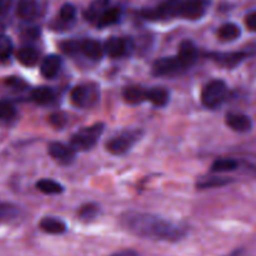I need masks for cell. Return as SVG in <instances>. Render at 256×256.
I'll use <instances>...</instances> for the list:
<instances>
[{
	"mask_svg": "<svg viewBox=\"0 0 256 256\" xmlns=\"http://www.w3.org/2000/svg\"><path fill=\"white\" fill-rule=\"evenodd\" d=\"M119 222L122 229L142 239L175 242L186 235L185 228L148 212H125Z\"/></svg>",
	"mask_w": 256,
	"mask_h": 256,
	"instance_id": "cell-1",
	"label": "cell"
},
{
	"mask_svg": "<svg viewBox=\"0 0 256 256\" xmlns=\"http://www.w3.org/2000/svg\"><path fill=\"white\" fill-rule=\"evenodd\" d=\"M72 105L79 109L94 108L100 100V88L95 82H84L72 89L70 94Z\"/></svg>",
	"mask_w": 256,
	"mask_h": 256,
	"instance_id": "cell-2",
	"label": "cell"
},
{
	"mask_svg": "<svg viewBox=\"0 0 256 256\" xmlns=\"http://www.w3.org/2000/svg\"><path fill=\"white\" fill-rule=\"evenodd\" d=\"M102 132H104V124H102V122L82 128V130L72 135V139H70V145L76 152H86V150H90L96 145Z\"/></svg>",
	"mask_w": 256,
	"mask_h": 256,
	"instance_id": "cell-3",
	"label": "cell"
},
{
	"mask_svg": "<svg viewBox=\"0 0 256 256\" xmlns=\"http://www.w3.org/2000/svg\"><path fill=\"white\" fill-rule=\"evenodd\" d=\"M142 132L139 129L124 130L112 136L106 142V150L112 155H124L136 144L142 138Z\"/></svg>",
	"mask_w": 256,
	"mask_h": 256,
	"instance_id": "cell-4",
	"label": "cell"
},
{
	"mask_svg": "<svg viewBox=\"0 0 256 256\" xmlns=\"http://www.w3.org/2000/svg\"><path fill=\"white\" fill-rule=\"evenodd\" d=\"M228 92V86L222 80H212L205 85L202 92V102L209 109L219 106L225 100Z\"/></svg>",
	"mask_w": 256,
	"mask_h": 256,
	"instance_id": "cell-5",
	"label": "cell"
},
{
	"mask_svg": "<svg viewBox=\"0 0 256 256\" xmlns=\"http://www.w3.org/2000/svg\"><path fill=\"white\" fill-rule=\"evenodd\" d=\"M188 69L189 68L176 55V56L162 58L156 60L152 65V74L156 76H172V75L182 74Z\"/></svg>",
	"mask_w": 256,
	"mask_h": 256,
	"instance_id": "cell-6",
	"label": "cell"
},
{
	"mask_svg": "<svg viewBox=\"0 0 256 256\" xmlns=\"http://www.w3.org/2000/svg\"><path fill=\"white\" fill-rule=\"evenodd\" d=\"M180 6H182V0H164L154 9L142 12V15L149 20L172 19V18L180 16Z\"/></svg>",
	"mask_w": 256,
	"mask_h": 256,
	"instance_id": "cell-7",
	"label": "cell"
},
{
	"mask_svg": "<svg viewBox=\"0 0 256 256\" xmlns=\"http://www.w3.org/2000/svg\"><path fill=\"white\" fill-rule=\"evenodd\" d=\"M132 48H134L132 42L130 39H126V38L112 36L104 44L105 54L109 55L110 58L125 56L129 52H132Z\"/></svg>",
	"mask_w": 256,
	"mask_h": 256,
	"instance_id": "cell-8",
	"label": "cell"
},
{
	"mask_svg": "<svg viewBox=\"0 0 256 256\" xmlns=\"http://www.w3.org/2000/svg\"><path fill=\"white\" fill-rule=\"evenodd\" d=\"M48 152L56 162L62 165H69L75 160L76 150L72 145H65L62 142H50Z\"/></svg>",
	"mask_w": 256,
	"mask_h": 256,
	"instance_id": "cell-9",
	"label": "cell"
},
{
	"mask_svg": "<svg viewBox=\"0 0 256 256\" xmlns=\"http://www.w3.org/2000/svg\"><path fill=\"white\" fill-rule=\"evenodd\" d=\"M209 58L214 60L216 64L224 68H235L244 62L248 58V54L244 52H212L209 54Z\"/></svg>",
	"mask_w": 256,
	"mask_h": 256,
	"instance_id": "cell-10",
	"label": "cell"
},
{
	"mask_svg": "<svg viewBox=\"0 0 256 256\" xmlns=\"http://www.w3.org/2000/svg\"><path fill=\"white\" fill-rule=\"evenodd\" d=\"M204 0H182L180 6V16L189 20L200 19L205 14Z\"/></svg>",
	"mask_w": 256,
	"mask_h": 256,
	"instance_id": "cell-11",
	"label": "cell"
},
{
	"mask_svg": "<svg viewBox=\"0 0 256 256\" xmlns=\"http://www.w3.org/2000/svg\"><path fill=\"white\" fill-rule=\"evenodd\" d=\"M225 122L232 130L236 132H248L252 130V122L248 115L238 114V112H230L225 118Z\"/></svg>",
	"mask_w": 256,
	"mask_h": 256,
	"instance_id": "cell-12",
	"label": "cell"
},
{
	"mask_svg": "<svg viewBox=\"0 0 256 256\" xmlns=\"http://www.w3.org/2000/svg\"><path fill=\"white\" fill-rule=\"evenodd\" d=\"M80 52H82L84 56H86L88 59L98 62V60L102 59V55H104L105 52L104 45L94 39L82 40V42H80Z\"/></svg>",
	"mask_w": 256,
	"mask_h": 256,
	"instance_id": "cell-13",
	"label": "cell"
},
{
	"mask_svg": "<svg viewBox=\"0 0 256 256\" xmlns=\"http://www.w3.org/2000/svg\"><path fill=\"white\" fill-rule=\"evenodd\" d=\"M40 6L38 0H19L16 5V14L20 19L34 20L39 15Z\"/></svg>",
	"mask_w": 256,
	"mask_h": 256,
	"instance_id": "cell-14",
	"label": "cell"
},
{
	"mask_svg": "<svg viewBox=\"0 0 256 256\" xmlns=\"http://www.w3.org/2000/svg\"><path fill=\"white\" fill-rule=\"evenodd\" d=\"M62 68V59L55 54H50L42 59L40 64V72L46 79H52L58 75Z\"/></svg>",
	"mask_w": 256,
	"mask_h": 256,
	"instance_id": "cell-15",
	"label": "cell"
},
{
	"mask_svg": "<svg viewBox=\"0 0 256 256\" xmlns=\"http://www.w3.org/2000/svg\"><path fill=\"white\" fill-rule=\"evenodd\" d=\"M39 229L46 234L62 235L68 230L66 224L62 219L54 216H45L40 220Z\"/></svg>",
	"mask_w": 256,
	"mask_h": 256,
	"instance_id": "cell-16",
	"label": "cell"
},
{
	"mask_svg": "<svg viewBox=\"0 0 256 256\" xmlns=\"http://www.w3.org/2000/svg\"><path fill=\"white\" fill-rule=\"evenodd\" d=\"M178 56L182 60V62H184L188 68H190L195 62H196L198 56H199V52H198V49L194 45V42H192L190 40H184L179 46Z\"/></svg>",
	"mask_w": 256,
	"mask_h": 256,
	"instance_id": "cell-17",
	"label": "cell"
},
{
	"mask_svg": "<svg viewBox=\"0 0 256 256\" xmlns=\"http://www.w3.org/2000/svg\"><path fill=\"white\" fill-rule=\"evenodd\" d=\"M56 98L54 90L49 86H39L35 88L34 90H32L30 92V99L35 102V104L39 105H48L52 104V102Z\"/></svg>",
	"mask_w": 256,
	"mask_h": 256,
	"instance_id": "cell-18",
	"label": "cell"
},
{
	"mask_svg": "<svg viewBox=\"0 0 256 256\" xmlns=\"http://www.w3.org/2000/svg\"><path fill=\"white\" fill-rule=\"evenodd\" d=\"M122 98L125 102L132 105L142 104L148 102V90L142 86H128L122 92Z\"/></svg>",
	"mask_w": 256,
	"mask_h": 256,
	"instance_id": "cell-19",
	"label": "cell"
},
{
	"mask_svg": "<svg viewBox=\"0 0 256 256\" xmlns=\"http://www.w3.org/2000/svg\"><path fill=\"white\" fill-rule=\"evenodd\" d=\"M109 5L110 0H94V2L89 5L86 12H85V18H86L89 22H96V20L102 15V12H104L105 10L109 9Z\"/></svg>",
	"mask_w": 256,
	"mask_h": 256,
	"instance_id": "cell-20",
	"label": "cell"
},
{
	"mask_svg": "<svg viewBox=\"0 0 256 256\" xmlns=\"http://www.w3.org/2000/svg\"><path fill=\"white\" fill-rule=\"evenodd\" d=\"M40 54L35 48L24 46L16 52V59L25 66H34L39 62Z\"/></svg>",
	"mask_w": 256,
	"mask_h": 256,
	"instance_id": "cell-21",
	"label": "cell"
},
{
	"mask_svg": "<svg viewBox=\"0 0 256 256\" xmlns=\"http://www.w3.org/2000/svg\"><path fill=\"white\" fill-rule=\"evenodd\" d=\"M218 35L222 42H234L242 35V29L239 25L234 24V22H226L220 26Z\"/></svg>",
	"mask_w": 256,
	"mask_h": 256,
	"instance_id": "cell-22",
	"label": "cell"
},
{
	"mask_svg": "<svg viewBox=\"0 0 256 256\" xmlns=\"http://www.w3.org/2000/svg\"><path fill=\"white\" fill-rule=\"evenodd\" d=\"M148 102H150L155 106H165L169 102V92L164 88H152L148 90Z\"/></svg>",
	"mask_w": 256,
	"mask_h": 256,
	"instance_id": "cell-23",
	"label": "cell"
},
{
	"mask_svg": "<svg viewBox=\"0 0 256 256\" xmlns=\"http://www.w3.org/2000/svg\"><path fill=\"white\" fill-rule=\"evenodd\" d=\"M119 19H120V9H118V8H109V9L105 10V12H102V15L96 20L95 24H96L99 28H105L118 22H119Z\"/></svg>",
	"mask_w": 256,
	"mask_h": 256,
	"instance_id": "cell-24",
	"label": "cell"
},
{
	"mask_svg": "<svg viewBox=\"0 0 256 256\" xmlns=\"http://www.w3.org/2000/svg\"><path fill=\"white\" fill-rule=\"evenodd\" d=\"M36 189L42 192V194L46 195H55L62 192V186L59 182H54L50 179H42L36 182Z\"/></svg>",
	"mask_w": 256,
	"mask_h": 256,
	"instance_id": "cell-25",
	"label": "cell"
},
{
	"mask_svg": "<svg viewBox=\"0 0 256 256\" xmlns=\"http://www.w3.org/2000/svg\"><path fill=\"white\" fill-rule=\"evenodd\" d=\"M239 164L236 160L234 159H218L212 165V172H234L238 169Z\"/></svg>",
	"mask_w": 256,
	"mask_h": 256,
	"instance_id": "cell-26",
	"label": "cell"
},
{
	"mask_svg": "<svg viewBox=\"0 0 256 256\" xmlns=\"http://www.w3.org/2000/svg\"><path fill=\"white\" fill-rule=\"evenodd\" d=\"M99 214V206L96 204H85L78 212V216L85 222H92Z\"/></svg>",
	"mask_w": 256,
	"mask_h": 256,
	"instance_id": "cell-27",
	"label": "cell"
},
{
	"mask_svg": "<svg viewBox=\"0 0 256 256\" xmlns=\"http://www.w3.org/2000/svg\"><path fill=\"white\" fill-rule=\"evenodd\" d=\"M232 182L228 178H222V176H210V178H202V179L198 182V188L199 189H209V188H215V186H222V185H226Z\"/></svg>",
	"mask_w": 256,
	"mask_h": 256,
	"instance_id": "cell-28",
	"label": "cell"
},
{
	"mask_svg": "<svg viewBox=\"0 0 256 256\" xmlns=\"http://www.w3.org/2000/svg\"><path fill=\"white\" fill-rule=\"evenodd\" d=\"M19 216V210L14 205L0 202V222H9Z\"/></svg>",
	"mask_w": 256,
	"mask_h": 256,
	"instance_id": "cell-29",
	"label": "cell"
},
{
	"mask_svg": "<svg viewBox=\"0 0 256 256\" xmlns=\"http://www.w3.org/2000/svg\"><path fill=\"white\" fill-rule=\"evenodd\" d=\"M75 16H76V9H75L74 5L72 4L62 5V9H60L59 12L60 22L69 24V22H72V20L75 19Z\"/></svg>",
	"mask_w": 256,
	"mask_h": 256,
	"instance_id": "cell-30",
	"label": "cell"
},
{
	"mask_svg": "<svg viewBox=\"0 0 256 256\" xmlns=\"http://www.w3.org/2000/svg\"><path fill=\"white\" fill-rule=\"evenodd\" d=\"M12 54V42L8 36L0 39V62H6Z\"/></svg>",
	"mask_w": 256,
	"mask_h": 256,
	"instance_id": "cell-31",
	"label": "cell"
},
{
	"mask_svg": "<svg viewBox=\"0 0 256 256\" xmlns=\"http://www.w3.org/2000/svg\"><path fill=\"white\" fill-rule=\"evenodd\" d=\"M16 110L10 102L2 100L0 102V120H10L15 116Z\"/></svg>",
	"mask_w": 256,
	"mask_h": 256,
	"instance_id": "cell-32",
	"label": "cell"
},
{
	"mask_svg": "<svg viewBox=\"0 0 256 256\" xmlns=\"http://www.w3.org/2000/svg\"><path fill=\"white\" fill-rule=\"evenodd\" d=\"M62 49L66 54H78V52H80V42H78V40H69V42H62Z\"/></svg>",
	"mask_w": 256,
	"mask_h": 256,
	"instance_id": "cell-33",
	"label": "cell"
},
{
	"mask_svg": "<svg viewBox=\"0 0 256 256\" xmlns=\"http://www.w3.org/2000/svg\"><path fill=\"white\" fill-rule=\"evenodd\" d=\"M65 122H66V116L64 114H60V112H56V114L50 115V124L52 126L62 128L64 126Z\"/></svg>",
	"mask_w": 256,
	"mask_h": 256,
	"instance_id": "cell-34",
	"label": "cell"
},
{
	"mask_svg": "<svg viewBox=\"0 0 256 256\" xmlns=\"http://www.w3.org/2000/svg\"><path fill=\"white\" fill-rule=\"evenodd\" d=\"M245 24H246V28L250 32H256V12H252L246 15V18H245Z\"/></svg>",
	"mask_w": 256,
	"mask_h": 256,
	"instance_id": "cell-35",
	"label": "cell"
},
{
	"mask_svg": "<svg viewBox=\"0 0 256 256\" xmlns=\"http://www.w3.org/2000/svg\"><path fill=\"white\" fill-rule=\"evenodd\" d=\"M12 5V0H0V15H5L9 12Z\"/></svg>",
	"mask_w": 256,
	"mask_h": 256,
	"instance_id": "cell-36",
	"label": "cell"
},
{
	"mask_svg": "<svg viewBox=\"0 0 256 256\" xmlns=\"http://www.w3.org/2000/svg\"><path fill=\"white\" fill-rule=\"evenodd\" d=\"M110 256H139V254L136 252H134V250H122V252H115V254Z\"/></svg>",
	"mask_w": 256,
	"mask_h": 256,
	"instance_id": "cell-37",
	"label": "cell"
},
{
	"mask_svg": "<svg viewBox=\"0 0 256 256\" xmlns=\"http://www.w3.org/2000/svg\"><path fill=\"white\" fill-rule=\"evenodd\" d=\"M2 32H4V26H2V25L0 24V39H2V38L4 36V35H2Z\"/></svg>",
	"mask_w": 256,
	"mask_h": 256,
	"instance_id": "cell-38",
	"label": "cell"
}]
</instances>
